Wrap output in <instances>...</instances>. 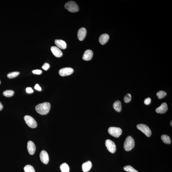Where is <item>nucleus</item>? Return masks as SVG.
Returning <instances> with one entry per match:
<instances>
[{"label": "nucleus", "mask_w": 172, "mask_h": 172, "mask_svg": "<svg viewBox=\"0 0 172 172\" xmlns=\"http://www.w3.org/2000/svg\"><path fill=\"white\" fill-rule=\"evenodd\" d=\"M108 133L111 136L116 138L120 137L122 133V130L119 128L111 127L108 128Z\"/></svg>", "instance_id": "20e7f679"}, {"label": "nucleus", "mask_w": 172, "mask_h": 172, "mask_svg": "<svg viewBox=\"0 0 172 172\" xmlns=\"http://www.w3.org/2000/svg\"><path fill=\"white\" fill-rule=\"evenodd\" d=\"M170 125H171V126H172V121H171V122H170Z\"/></svg>", "instance_id": "473e14b6"}, {"label": "nucleus", "mask_w": 172, "mask_h": 172, "mask_svg": "<svg viewBox=\"0 0 172 172\" xmlns=\"http://www.w3.org/2000/svg\"><path fill=\"white\" fill-rule=\"evenodd\" d=\"M74 72V69L69 67L63 68L59 71V75L61 76L64 77L71 75Z\"/></svg>", "instance_id": "6e6552de"}, {"label": "nucleus", "mask_w": 172, "mask_h": 172, "mask_svg": "<svg viewBox=\"0 0 172 172\" xmlns=\"http://www.w3.org/2000/svg\"><path fill=\"white\" fill-rule=\"evenodd\" d=\"M131 94H127L124 97V101L125 103H128L131 101Z\"/></svg>", "instance_id": "a878e982"}, {"label": "nucleus", "mask_w": 172, "mask_h": 172, "mask_svg": "<svg viewBox=\"0 0 172 172\" xmlns=\"http://www.w3.org/2000/svg\"><path fill=\"white\" fill-rule=\"evenodd\" d=\"M26 92L29 94L32 93L34 92L33 90L31 87H27L26 88Z\"/></svg>", "instance_id": "c756f323"}, {"label": "nucleus", "mask_w": 172, "mask_h": 172, "mask_svg": "<svg viewBox=\"0 0 172 172\" xmlns=\"http://www.w3.org/2000/svg\"><path fill=\"white\" fill-rule=\"evenodd\" d=\"M20 72H11L7 74V77L9 78H13L18 76Z\"/></svg>", "instance_id": "393cba45"}, {"label": "nucleus", "mask_w": 172, "mask_h": 172, "mask_svg": "<svg viewBox=\"0 0 172 172\" xmlns=\"http://www.w3.org/2000/svg\"><path fill=\"white\" fill-rule=\"evenodd\" d=\"M113 108L116 111L118 112H120L122 110L121 102L120 101H117L113 104Z\"/></svg>", "instance_id": "a211bd4d"}, {"label": "nucleus", "mask_w": 172, "mask_h": 172, "mask_svg": "<svg viewBox=\"0 0 172 172\" xmlns=\"http://www.w3.org/2000/svg\"><path fill=\"white\" fill-rule=\"evenodd\" d=\"M168 109L167 104L163 103L159 107L156 108V111L158 114H163L166 112Z\"/></svg>", "instance_id": "9d476101"}, {"label": "nucleus", "mask_w": 172, "mask_h": 172, "mask_svg": "<svg viewBox=\"0 0 172 172\" xmlns=\"http://www.w3.org/2000/svg\"><path fill=\"white\" fill-rule=\"evenodd\" d=\"M109 38V35L107 34H102L99 38V41L102 45H104L107 42Z\"/></svg>", "instance_id": "2eb2a0df"}, {"label": "nucleus", "mask_w": 172, "mask_h": 172, "mask_svg": "<svg viewBox=\"0 0 172 172\" xmlns=\"http://www.w3.org/2000/svg\"><path fill=\"white\" fill-rule=\"evenodd\" d=\"M93 56L92 51L90 49H88L85 51L83 54V59L85 61H89L92 59Z\"/></svg>", "instance_id": "ddd939ff"}, {"label": "nucleus", "mask_w": 172, "mask_h": 172, "mask_svg": "<svg viewBox=\"0 0 172 172\" xmlns=\"http://www.w3.org/2000/svg\"><path fill=\"white\" fill-rule=\"evenodd\" d=\"M50 104L49 102H44L35 107V110L39 114L44 115L49 113L50 109Z\"/></svg>", "instance_id": "f257e3e1"}, {"label": "nucleus", "mask_w": 172, "mask_h": 172, "mask_svg": "<svg viewBox=\"0 0 172 172\" xmlns=\"http://www.w3.org/2000/svg\"><path fill=\"white\" fill-rule=\"evenodd\" d=\"M49 67H50V66L49 63H45L42 66V68L44 70L47 71L49 69Z\"/></svg>", "instance_id": "bb28decb"}, {"label": "nucleus", "mask_w": 172, "mask_h": 172, "mask_svg": "<svg viewBox=\"0 0 172 172\" xmlns=\"http://www.w3.org/2000/svg\"><path fill=\"white\" fill-rule=\"evenodd\" d=\"M92 164L90 161H88L83 163L82 165V169L84 172L89 171L92 167Z\"/></svg>", "instance_id": "f3484780"}, {"label": "nucleus", "mask_w": 172, "mask_h": 172, "mask_svg": "<svg viewBox=\"0 0 172 172\" xmlns=\"http://www.w3.org/2000/svg\"><path fill=\"white\" fill-rule=\"evenodd\" d=\"M167 95L166 92L165 91H160L157 93V95L158 98L159 99H162L166 96Z\"/></svg>", "instance_id": "b1692460"}, {"label": "nucleus", "mask_w": 172, "mask_h": 172, "mask_svg": "<svg viewBox=\"0 0 172 172\" xmlns=\"http://www.w3.org/2000/svg\"><path fill=\"white\" fill-rule=\"evenodd\" d=\"M151 99L150 97H148L145 99L144 103L146 105H148L151 104Z\"/></svg>", "instance_id": "cd10ccee"}, {"label": "nucleus", "mask_w": 172, "mask_h": 172, "mask_svg": "<svg viewBox=\"0 0 172 172\" xmlns=\"http://www.w3.org/2000/svg\"><path fill=\"white\" fill-rule=\"evenodd\" d=\"M51 50L54 55L57 57H61L63 55L62 52L58 47L52 46Z\"/></svg>", "instance_id": "4468645a"}, {"label": "nucleus", "mask_w": 172, "mask_h": 172, "mask_svg": "<svg viewBox=\"0 0 172 172\" xmlns=\"http://www.w3.org/2000/svg\"><path fill=\"white\" fill-rule=\"evenodd\" d=\"M1 80H0V84H1Z\"/></svg>", "instance_id": "72a5a7b5"}, {"label": "nucleus", "mask_w": 172, "mask_h": 172, "mask_svg": "<svg viewBox=\"0 0 172 172\" xmlns=\"http://www.w3.org/2000/svg\"><path fill=\"white\" fill-rule=\"evenodd\" d=\"M27 148L29 153L30 155H32L35 154L36 150V147L33 142L31 141H29L28 142Z\"/></svg>", "instance_id": "9b49d317"}, {"label": "nucleus", "mask_w": 172, "mask_h": 172, "mask_svg": "<svg viewBox=\"0 0 172 172\" xmlns=\"http://www.w3.org/2000/svg\"><path fill=\"white\" fill-rule=\"evenodd\" d=\"M40 159L43 163L45 165L48 163L49 158L48 154L47 152L43 150L40 153Z\"/></svg>", "instance_id": "1a4fd4ad"}, {"label": "nucleus", "mask_w": 172, "mask_h": 172, "mask_svg": "<svg viewBox=\"0 0 172 172\" xmlns=\"http://www.w3.org/2000/svg\"><path fill=\"white\" fill-rule=\"evenodd\" d=\"M86 29L84 27L80 28L78 31L77 33V38L80 41H83L84 39L86 36Z\"/></svg>", "instance_id": "f8f14e48"}, {"label": "nucleus", "mask_w": 172, "mask_h": 172, "mask_svg": "<svg viewBox=\"0 0 172 172\" xmlns=\"http://www.w3.org/2000/svg\"><path fill=\"white\" fill-rule=\"evenodd\" d=\"M25 120L27 125L32 128H35L37 127V123L33 118L30 116L26 115L24 117Z\"/></svg>", "instance_id": "423d86ee"}, {"label": "nucleus", "mask_w": 172, "mask_h": 172, "mask_svg": "<svg viewBox=\"0 0 172 172\" xmlns=\"http://www.w3.org/2000/svg\"><path fill=\"white\" fill-rule=\"evenodd\" d=\"M124 170L128 172H139L137 170L130 165L125 166L123 168Z\"/></svg>", "instance_id": "4be33fe9"}, {"label": "nucleus", "mask_w": 172, "mask_h": 172, "mask_svg": "<svg viewBox=\"0 0 172 172\" xmlns=\"http://www.w3.org/2000/svg\"><path fill=\"white\" fill-rule=\"evenodd\" d=\"M135 142L134 139L131 136L127 137L124 144V148L125 151H131L134 148Z\"/></svg>", "instance_id": "f03ea898"}, {"label": "nucleus", "mask_w": 172, "mask_h": 172, "mask_svg": "<svg viewBox=\"0 0 172 172\" xmlns=\"http://www.w3.org/2000/svg\"><path fill=\"white\" fill-rule=\"evenodd\" d=\"M60 168L62 172H69V167L67 164L66 163L62 164L60 166Z\"/></svg>", "instance_id": "aec40b11"}, {"label": "nucleus", "mask_w": 172, "mask_h": 172, "mask_svg": "<svg viewBox=\"0 0 172 172\" xmlns=\"http://www.w3.org/2000/svg\"><path fill=\"white\" fill-rule=\"evenodd\" d=\"M35 89L39 91H41V87L39 86V85L38 84H36L35 85Z\"/></svg>", "instance_id": "7c9ffc66"}, {"label": "nucleus", "mask_w": 172, "mask_h": 172, "mask_svg": "<svg viewBox=\"0 0 172 172\" xmlns=\"http://www.w3.org/2000/svg\"><path fill=\"white\" fill-rule=\"evenodd\" d=\"M138 129L141 131L145 134L147 137L151 136L152 134L151 130L146 125L143 124H139L137 125Z\"/></svg>", "instance_id": "39448f33"}, {"label": "nucleus", "mask_w": 172, "mask_h": 172, "mask_svg": "<svg viewBox=\"0 0 172 172\" xmlns=\"http://www.w3.org/2000/svg\"><path fill=\"white\" fill-rule=\"evenodd\" d=\"M65 7L69 12L72 13H75L79 11L78 5L73 1H70L67 3L65 4Z\"/></svg>", "instance_id": "7ed1b4c3"}, {"label": "nucleus", "mask_w": 172, "mask_h": 172, "mask_svg": "<svg viewBox=\"0 0 172 172\" xmlns=\"http://www.w3.org/2000/svg\"><path fill=\"white\" fill-rule=\"evenodd\" d=\"M15 92L12 90H6L4 91L3 92V94L4 96L7 97H10L13 96Z\"/></svg>", "instance_id": "412c9836"}, {"label": "nucleus", "mask_w": 172, "mask_h": 172, "mask_svg": "<svg viewBox=\"0 0 172 172\" xmlns=\"http://www.w3.org/2000/svg\"><path fill=\"white\" fill-rule=\"evenodd\" d=\"M32 73L34 74H38V75H39L41 74L42 72V71L39 69H36V70H34L32 71Z\"/></svg>", "instance_id": "c85d7f7f"}, {"label": "nucleus", "mask_w": 172, "mask_h": 172, "mask_svg": "<svg viewBox=\"0 0 172 172\" xmlns=\"http://www.w3.org/2000/svg\"><path fill=\"white\" fill-rule=\"evenodd\" d=\"M161 138L164 143L168 145H170L171 143V139L170 136L167 135H162L161 137Z\"/></svg>", "instance_id": "6ab92c4d"}, {"label": "nucleus", "mask_w": 172, "mask_h": 172, "mask_svg": "<svg viewBox=\"0 0 172 172\" xmlns=\"http://www.w3.org/2000/svg\"><path fill=\"white\" fill-rule=\"evenodd\" d=\"M105 145L110 152L114 153L117 150V147L113 141L109 139H107L105 142Z\"/></svg>", "instance_id": "0eeeda50"}, {"label": "nucleus", "mask_w": 172, "mask_h": 172, "mask_svg": "<svg viewBox=\"0 0 172 172\" xmlns=\"http://www.w3.org/2000/svg\"><path fill=\"white\" fill-rule=\"evenodd\" d=\"M24 170L25 172H35L33 167L30 165H26L24 167Z\"/></svg>", "instance_id": "5701e85b"}, {"label": "nucleus", "mask_w": 172, "mask_h": 172, "mask_svg": "<svg viewBox=\"0 0 172 172\" xmlns=\"http://www.w3.org/2000/svg\"><path fill=\"white\" fill-rule=\"evenodd\" d=\"M55 43L57 47L62 49H64L66 48V42L62 40H56L55 41Z\"/></svg>", "instance_id": "dca6fc26"}, {"label": "nucleus", "mask_w": 172, "mask_h": 172, "mask_svg": "<svg viewBox=\"0 0 172 172\" xmlns=\"http://www.w3.org/2000/svg\"><path fill=\"white\" fill-rule=\"evenodd\" d=\"M3 108V105L2 104V103L0 102V111H1L2 110Z\"/></svg>", "instance_id": "2f4dec72"}]
</instances>
